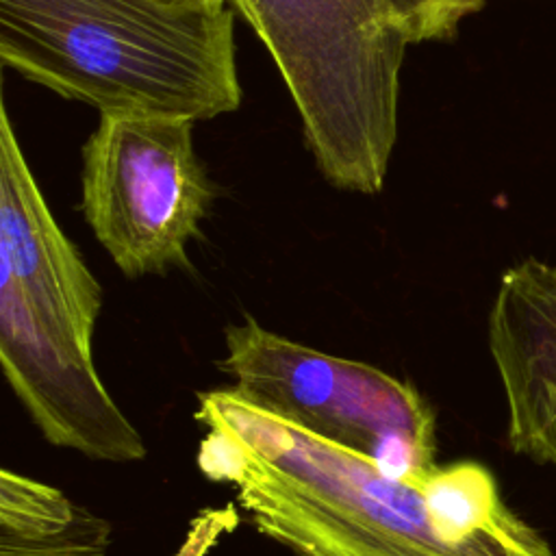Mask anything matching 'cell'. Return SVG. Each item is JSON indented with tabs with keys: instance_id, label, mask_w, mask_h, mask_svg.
I'll return each mask as SVG.
<instances>
[{
	"instance_id": "1",
	"label": "cell",
	"mask_w": 556,
	"mask_h": 556,
	"mask_svg": "<svg viewBox=\"0 0 556 556\" xmlns=\"http://www.w3.org/2000/svg\"><path fill=\"white\" fill-rule=\"evenodd\" d=\"M198 469L295 556H554L478 460L387 469L241 395L198 393Z\"/></svg>"
},
{
	"instance_id": "2",
	"label": "cell",
	"mask_w": 556,
	"mask_h": 556,
	"mask_svg": "<svg viewBox=\"0 0 556 556\" xmlns=\"http://www.w3.org/2000/svg\"><path fill=\"white\" fill-rule=\"evenodd\" d=\"M102 287L56 224L0 106V365L30 421L54 447L135 463L143 437L93 363Z\"/></svg>"
},
{
	"instance_id": "3",
	"label": "cell",
	"mask_w": 556,
	"mask_h": 556,
	"mask_svg": "<svg viewBox=\"0 0 556 556\" xmlns=\"http://www.w3.org/2000/svg\"><path fill=\"white\" fill-rule=\"evenodd\" d=\"M0 59L100 113L200 122L241 104L230 2L0 0Z\"/></svg>"
},
{
	"instance_id": "4",
	"label": "cell",
	"mask_w": 556,
	"mask_h": 556,
	"mask_svg": "<svg viewBox=\"0 0 556 556\" xmlns=\"http://www.w3.org/2000/svg\"><path fill=\"white\" fill-rule=\"evenodd\" d=\"M269 50L321 176L382 191L413 37L391 0H230Z\"/></svg>"
},
{
	"instance_id": "5",
	"label": "cell",
	"mask_w": 556,
	"mask_h": 556,
	"mask_svg": "<svg viewBox=\"0 0 556 556\" xmlns=\"http://www.w3.org/2000/svg\"><path fill=\"white\" fill-rule=\"evenodd\" d=\"M224 345L219 367L250 402L397 473L437 463V415L410 382L298 343L252 317L228 324Z\"/></svg>"
},
{
	"instance_id": "6",
	"label": "cell",
	"mask_w": 556,
	"mask_h": 556,
	"mask_svg": "<svg viewBox=\"0 0 556 556\" xmlns=\"http://www.w3.org/2000/svg\"><path fill=\"white\" fill-rule=\"evenodd\" d=\"M83 215L128 278L187 269L215 189L193 148V119L102 111L83 146Z\"/></svg>"
},
{
	"instance_id": "7",
	"label": "cell",
	"mask_w": 556,
	"mask_h": 556,
	"mask_svg": "<svg viewBox=\"0 0 556 556\" xmlns=\"http://www.w3.org/2000/svg\"><path fill=\"white\" fill-rule=\"evenodd\" d=\"M489 350L506 397L510 450L556 467V265L526 258L502 274Z\"/></svg>"
},
{
	"instance_id": "8",
	"label": "cell",
	"mask_w": 556,
	"mask_h": 556,
	"mask_svg": "<svg viewBox=\"0 0 556 556\" xmlns=\"http://www.w3.org/2000/svg\"><path fill=\"white\" fill-rule=\"evenodd\" d=\"M111 523L61 489L0 471V556H106Z\"/></svg>"
},
{
	"instance_id": "9",
	"label": "cell",
	"mask_w": 556,
	"mask_h": 556,
	"mask_svg": "<svg viewBox=\"0 0 556 556\" xmlns=\"http://www.w3.org/2000/svg\"><path fill=\"white\" fill-rule=\"evenodd\" d=\"M406 24L413 43L445 41L458 33L465 17L484 7V0H391Z\"/></svg>"
},
{
	"instance_id": "10",
	"label": "cell",
	"mask_w": 556,
	"mask_h": 556,
	"mask_svg": "<svg viewBox=\"0 0 556 556\" xmlns=\"http://www.w3.org/2000/svg\"><path fill=\"white\" fill-rule=\"evenodd\" d=\"M161 2H169V4H224L230 0H161Z\"/></svg>"
}]
</instances>
